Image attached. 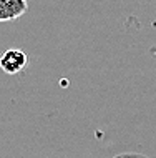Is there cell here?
Segmentation results:
<instances>
[{
  "label": "cell",
  "instance_id": "cell-1",
  "mask_svg": "<svg viewBox=\"0 0 156 158\" xmlns=\"http://www.w3.org/2000/svg\"><path fill=\"white\" fill-rule=\"evenodd\" d=\"M28 62V57L20 48H10L0 57V68L8 75H15L22 72Z\"/></svg>",
  "mask_w": 156,
  "mask_h": 158
},
{
  "label": "cell",
  "instance_id": "cell-2",
  "mask_svg": "<svg viewBox=\"0 0 156 158\" xmlns=\"http://www.w3.org/2000/svg\"><path fill=\"white\" fill-rule=\"evenodd\" d=\"M28 10L27 0H0V22H10Z\"/></svg>",
  "mask_w": 156,
  "mask_h": 158
}]
</instances>
